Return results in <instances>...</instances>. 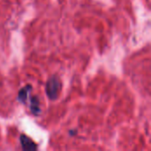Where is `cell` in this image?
Listing matches in <instances>:
<instances>
[{
	"label": "cell",
	"mask_w": 151,
	"mask_h": 151,
	"mask_svg": "<svg viewBox=\"0 0 151 151\" xmlns=\"http://www.w3.org/2000/svg\"><path fill=\"white\" fill-rule=\"evenodd\" d=\"M60 88H61V82L57 75L51 76L47 81L46 85H45V92L50 100L54 101L58 99Z\"/></svg>",
	"instance_id": "6da1fadb"
},
{
	"label": "cell",
	"mask_w": 151,
	"mask_h": 151,
	"mask_svg": "<svg viewBox=\"0 0 151 151\" xmlns=\"http://www.w3.org/2000/svg\"><path fill=\"white\" fill-rule=\"evenodd\" d=\"M19 141H20V144L23 150H37L36 143L26 134H21L19 137Z\"/></svg>",
	"instance_id": "7a4b0ae2"
},
{
	"label": "cell",
	"mask_w": 151,
	"mask_h": 151,
	"mask_svg": "<svg viewBox=\"0 0 151 151\" xmlns=\"http://www.w3.org/2000/svg\"><path fill=\"white\" fill-rule=\"evenodd\" d=\"M31 90H32V86L31 85H27L24 88H22L18 93L17 100L21 104H26L27 100V97H28V95L31 92Z\"/></svg>",
	"instance_id": "3957f363"
},
{
	"label": "cell",
	"mask_w": 151,
	"mask_h": 151,
	"mask_svg": "<svg viewBox=\"0 0 151 151\" xmlns=\"http://www.w3.org/2000/svg\"><path fill=\"white\" fill-rule=\"evenodd\" d=\"M30 111L35 116H38L41 113L40 103L36 96L30 97Z\"/></svg>",
	"instance_id": "277c9868"
},
{
	"label": "cell",
	"mask_w": 151,
	"mask_h": 151,
	"mask_svg": "<svg viewBox=\"0 0 151 151\" xmlns=\"http://www.w3.org/2000/svg\"><path fill=\"white\" fill-rule=\"evenodd\" d=\"M73 134H76V131H70V135H73Z\"/></svg>",
	"instance_id": "5b68a950"
}]
</instances>
